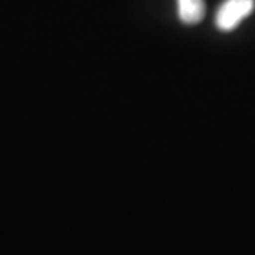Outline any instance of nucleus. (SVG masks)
Returning <instances> with one entry per match:
<instances>
[{
	"label": "nucleus",
	"mask_w": 255,
	"mask_h": 255,
	"mask_svg": "<svg viewBox=\"0 0 255 255\" xmlns=\"http://www.w3.org/2000/svg\"><path fill=\"white\" fill-rule=\"evenodd\" d=\"M177 14L187 26L199 24L206 14L204 0H177Z\"/></svg>",
	"instance_id": "2"
},
{
	"label": "nucleus",
	"mask_w": 255,
	"mask_h": 255,
	"mask_svg": "<svg viewBox=\"0 0 255 255\" xmlns=\"http://www.w3.org/2000/svg\"><path fill=\"white\" fill-rule=\"evenodd\" d=\"M255 9V0H224L216 14V26L221 31H231Z\"/></svg>",
	"instance_id": "1"
}]
</instances>
